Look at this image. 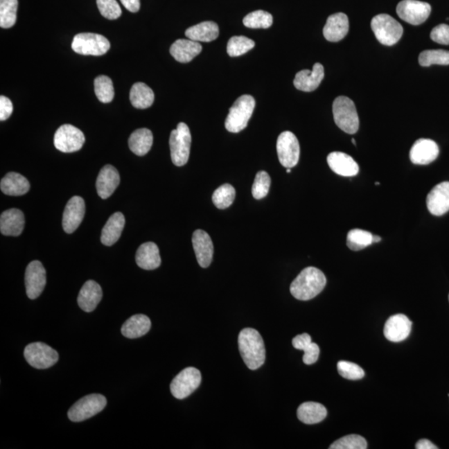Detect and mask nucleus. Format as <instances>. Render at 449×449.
<instances>
[{"label": "nucleus", "mask_w": 449, "mask_h": 449, "mask_svg": "<svg viewBox=\"0 0 449 449\" xmlns=\"http://www.w3.org/2000/svg\"><path fill=\"white\" fill-rule=\"evenodd\" d=\"M290 169H291V168H287L286 173H290V172H291V170H290Z\"/></svg>", "instance_id": "52"}, {"label": "nucleus", "mask_w": 449, "mask_h": 449, "mask_svg": "<svg viewBox=\"0 0 449 449\" xmlns=\"http://www.w3.org/2000/svg\"><path fill=\"white\" fill-rule=\"evenodd\" d=\"M151 320L145 315H135L123 324L121 332L128 339H137L145 335L151 328Z\"/></svg>", "instance_id": "28"}, {"label": "nucleus", "mask_w": 449, "mask_h": 449, "mask_svg": "<svg viewBox=\"0 0 449 449\" xmlns=\"http://www.w3.org/2000/svg\"><path fill=\"white\" fill-rule=\"evenodd\" d=\"M330 449H366L367 442L363 437L357 434H351L343 437L335 443H333Z\"/></svg>", "instance_id": "43"}, {"label": "nucleus", "mask_w": 449, "mask_h": 449, "mask_svg": "<svg viewBox=\"0 0 449 449\" xmlns=\"http://www.w3.org/2000/svg\"><path fill=\"white\" fill-rule=\"evenodd\" d=\"M94 90L99 101L103 103H111L114 98V83L112 79L105 75L95 78Z\"/></svg>", "instance_id": "38"}, {"label": "nucleus", "mask_w": 449, "mask_h": 449, "mask_svg": "<svg viewBox=\"0 0 449 449\" xmlns=\"http://www.w3.org/2000/svg\"><path fill=\"white\" fill-rule=\"evenodd\" d=\"M107 399L102 394H93L79 399L69 410V419L72 422H82L105 409Z\"/></svg>", "instance_id": "7"}, {"label": "nucleus", "mask_w": 449, "mask_h": 449, "mask_svg": "<svg viewBox=\"0 0 449 449\" xmlns=\"http://www.w3.org/2000/svg\"><path fill=\"white\" fill-rule=\"evenodd\" d=\"M427 206L430 213L440 216L449 211V182L439 183L427 197Z\"/></svg>", "instance_id": "18"}, {"label": "nucleus", "mask_w": 449, "mask_h": 449, "mask_svg": "<svg viewBox=\"0 0 449 449\" xmlns=\"http://www.w3.org/2000/svg\"><path fill=\"white\" fill-rule=\"evenodd\" d=\"M399 18L412 25L421 24L428 19L432 11L430 3L418 0H403L397 6Z\"/></svg>", "instance_id": "13"}, {"label": "nucleus", "mask_w": 449, "mask_h": 449, "mask_svg": "<svg viewBox=\"0 0 449 449\" xmlns=\"http://www.w3.org/2000/svg\"><path fill=\"white\" fill-rule=\"evenodd\" d=\"M270 183H272V180H270L267 173L264 172V170L258 173L252 186L254 198L260 200L265 197L269 193Z\"/></svg>", "instance_id": "44"}, {"label": "nucleus", "mask_w": 449, "mask_h": 449, "mask_svg": "<svg viewBox=\"0 0 449 449\" xmlns=\"http://www.w3.org/2000/svg\"><path fill=\"white\" fill-rule=\"evenodd\" d=\"M120 1L128 11L137 12L140 10V0H120Z\"/></svg>", "instance_id": "49"}, {"label": "nucleus", "mask_w": 449, "mask_h": 449, "mask_svg": "<svg viewBox=\"0 0 449 449\" xmlns=\"http://www.w3.org/2000/svg\"><path fill=\"white\" fill-rule=\"evenodd\" d=\"M185 35L189 39L195 42H211L218 39L219 27L211 21H206L187 28Z\"/></svg>", "instance_id": "32"}, {"label": "nucleus", "mask_w": 449, "mask_h": 449, "mask_svg": "<svg viewBox=\"0 0 449 449\" xmlns=\"http://www.w3.org/2000/svg\"><path fill=\"white\" fill-rule=\"evenodd\" d=\"M110 42L98 33H78L73 37L72 49L82 55L102 56L110 49Z\"/></svg>", "instance_id": "8"}, {"label": "nucleus", "mask_w": 449, "mask_h": 449, "mask_svg": "<svg viewBox=\"0 0 449 449\" xmlns=\"http://www.w3.org/2000/svg\"><path fill=\"white\" fill-rule=\"evenodd\" d=\"M102 298L103 290L101 286L94 281H87L82 285L80 292H79L78 297V306L83 311L89 313V312L96 309Z\"/></svg>", "instance_id": "24"}, {"label": "nucleus", "mask_w": 449, "mask_h": 449, "mask_svg": "<svg viewBox=\"0 0 449 449\" xmlns=\"http://www.w3.org/2000/svg\"><path fill=\"white\" fill-rule=\"evenodd\" d=\"M412 322L406 315L398 314L387 320L384 328L385 338L392 342H400L409 337Z\"/></svg>", "instance_id": "17"}, {"label": "nucleus", "mask_w": 449, "mask_h": 449, "mask_svg": "<svg viewBox=\"0 0 449 449\" xmlns=\"http://www.w3.org/2000/svg\"><path fill=\"white\" fill-rule=\"evenodd\" d=\"M349 19L343 12H337L328 17L323 29V35L328 41L342 40L349 32Z\"/></svg>", "instance_id": "23"}, {"label": "nucleus", "mask_w": 449, "mask_h": 449, "mask_svg": "<svg viewBox=\"0 0 449 449\" xmlns=\"http://www.w3.org/2000/svg\"><path fill=\"white\" fill-rule=\"evenodd\" d=\"M202 45L191 39H178L172 45L170 53L179 62L186 64L202 52Z\"/></svg>", "instance_id": "26"}, {"label": "nucleus", "mask_w": 449, "mask_h": 449, "mask_svg": "<svg viewBox=\"0 0 449 449\" xmlns=\"http://www.w3.org/2000/svg\"><path fill=\"white\" fill-rule=\"evenodd\" d=\"M255 107L256 100L252 96H240L229 110V114L226 123H224L227 130L234 133L244 130L247 127Z\"/></svg>", "instance_id": "3"}, {"label": "nucleus", "mask_w": 449, "mask_h": 449, "mask_svg": "<svg viewBox=\"0 0 449 449\" xmlns=\"http://www.w3.org/2000/svg\"><path fill=\"white\" fill-rule=\"evenodd\" d=\"M272 23V15L264 10L254 11L243 19L245 26L249 28H268Z\"/></svg>", "instance_id": "41"}, {"label": "nucleus", "mask_w": 449, "mask_h": 449, "mask_svg": "<svg viewBox=\"0 0 449 449\" xmlns=\"http://www.w3.org/2000/svg\"><path fill=\"white\" fill-rule=\"evenodd\" d=\"M46 285V270L39 261H33L25 272V286L28 297L35 299L43 292Z\"/></svg>", "instance_id": "14"}, {"label": "nucleus", "mask_w": 449, "mask_h": 449, "mask_svg": "<svg viewBox=\"0 0 449 449\" xmlns=\"http://www.w3.org/2000/svg\"><path fill=\"white\" fill-rule=\"evenodd\" d=\"M24 355L28 363L37 369H49L58 361V353L55 349L42 342L28 344Z\"/></svg>", "instance_id": "9"}, {"label": "nucleus", "mask_w": 449, "mask_h": 449, "mask_svg": "<svg viewBox=\"0 0 449 449\" xmlns=\"http://www.w3.org/2000/svg\"><path fill=\"white\" fill-rule=\"evenodd\" d=\"M193 245L195 257L202 268H207L213 258L214 247L209 235L202 230L194 231Z\"/></svg>", "instance_id": "19"}, {"label": "nucleus", "mask_w": 449, "mask_h": 449, "mask_svg": "<svg viewBox=\"0 0 449 449\" xmlns=\"http://www.w3.org/2000/svg\"><path fill=\"white\" fill-rule=\"evenodd\" d=\"M352 141H353V144L356 145V143H355V139H352Z\"/></svg>", "instance_id": "53"}, {"label": "nucleus", "mask_w": 449, "mask_h": 449, "mask_svg": "<svg viewBox=\"0 0 449 449\" xmlns=\"http://www.w3.org/2000/svg\"><path fill=\"white\" fill-rule=\"evenodd\" d=\"M371 28L380 44L392 46L401 39L403 33L402 25L389 15H378L371 21Z\"/></svg>", "instance_id": "6"}, {"label": "nucleus", "mask_w": 449, "mask_h": 449, "mask_svg": "<svg viewBox=\"0 0 449 449\" xmlns=\"http://www.w3.org/2000/svg\"><path fill=\"white\" fill-rule=\"evenodd\" d=\"M241 357L252 370H256L264 364L265 349L263 339L255 328H245L241 331L238 338Z\"/></svg>", "instance_id": "2"}, {"label": "nucleus", "mask_w": 449, "mask_h": 449, "mask_svg": "<svg viewBox=\"0 0 449 449\" xmlns=\"http://www.w3.org/2000/svg\"><path fill=\"white\" fill-rule=\"evenodd\" d=\"M294 348L305 352L303 362L307 365L313 364L319 359V348L318 344L312 342L310 335L303 333L302 335L295 336L292 340Z\"/></svg>", "instance_id": "34"}, {"label": "nucleus", "mask_w": 449, "mask_h": 449, "mask_svg": "<svg viewBox=\"0 0 449 449\" xmlns=\"http://www.w3.org/2000/svg\"><path fill=\"white\" fill-rule=\"evenodd\" d=\"M326 285V277L315 267L303 269L290 285V293L299 301H310L317 297Z\"/></svg>", "instance_id": "1"}, {"label": "nucleus", "mask_w": 449, "mask_h": 449, "mask_svg": "<svg viewBox=\"0 0 449 449\" xmlns=\"http://www.w3.org/2000/svg\"><path fill=\"white\" fill-rule=\"evenodd\" d=\"M0 188L6 195L19 197V195H23L28 193L30 189V184L22 175L10 173L2 179L0 182Z\"/></svg>", "instance_id": "30"}, {"label": "nucleus", "mask_w": 449, "mask_h": 449, "mask_svg": "<svg viewBox=\"0 0 449 449\" xmlns=\"http://www.w3.org/2000/svg\"><path fill=\"white\" fill-rule=\"evenodd\" d=\"M430 37L436 43L449 45V26L447 24H439L432 29Z\"/></svg>", "instance_id": "47"}, {"label": "nucleus", "mask_w": 449, "mask_h": 449, "mask_svg": "<svg viewBox=\"0 0 449 449\" xmlns=\"http://www.w3.org/2000/svg\"><path fill=\"white\" fill-rule=\"evenodd\" d=\"M297 416L303 423L315 424L326 418L327 410L319 403L306 402L298 407Z\"/></svg>", "instance_id": "33"}, {"label": "nucleus", "mask_w": 449, "mask_h": 449, "mask_svg": "<svg viewBox=\"0 0 449 449\" xmlns=\"http://www.w3.org/2000/svg\"><path fill=\"white\" fill-rule=\"evenodd\" d=\"M449 298V297H448Z\"/></svg>", "instance_id": "54"}, {"label": "nucleus", "mask_w": 449, "mask_h": 449, "mask_svg": "<svg viewBox=\"0 0 449 449\" xmlns=\"http://www.w3.org/2000/svg\"><path fill=\"white\" fill-rule=\"evenodd\" d=\"M439 148L434 141L421 139L416 141L410 150V160L416 165H428L439 157Z\"/></svg>", "instance_id": "16"}, {"label": "nucleus", "mask_w": 449, "mask_h": 449, "mask_svg": "<svg viewBox=\"0 0 449 449\" xmlns=\"http://www.w3.org/2000/svg\"><path fill=\"white\" fill-rule=\"evenodd\" d=\"M18 0H0V26L10 28L16 23Z\"/></svg>", "instance_id": "37"}, {"label": "nucleus", "mask_w": 449, "mask_h": 449, "mask_svg": "<svg viewBox=\"0 0 449 449\" xmlns=\"http://www.w3.org/2000/svg\"><path fill=\"white\" fill-rule=\"evenodd\" d=\"M324 77L322 64L316 62L313 69H303L295 75L294 85L298 90L313 91L320 85Z\"/></svg>", "instance_id": "21"}, {"label": "nucleus", "mask_w": 449, "mask_h": 449, "mask_svg": "<svg viewBox=\"0 0 449 449\" xmlns=\"http://www.w3.org/2000/svg\"><path fill=\"white\" fill-rule=\"evenodd\" d=\"M236 191L230 184H224L218 187L212 195V202L218 209H227L234 202Z\"/></svg>", "instance_id": "40"}, {"label": "nucleus", "mask_w": 449, "mask_h": 449, "mask_svg": "<svg viewBox=\"0 0 449 449\" xmlns=\"http://www.w3.org/2000/svg\"><path fill=\"white\" fill-rule=\"evenodd\" d=\"M12 112V104L10 99L1 96L0 97V120H7L11 116Z\"/></svg>", "instance_id": "48"}, {"label": "nucleus", "mask_w": 449, "mask_h": 449, "mask_svg": "<svg viewBox=\"0 0 449 449\" xmlns=\"http://www.w3.org/2000/svg\"><path fill=\"white\" fill-rule=\"evenodd\" d=\"M191 135L188 126L184 123L177 125L170 132L169 144L170 157L174 165L182 166L187 164L190 156Z\"/></svg>", "instance_id": "5"}, {"label": "nucleus", "mask_w": 449, "mask_h": 449, "mask_svg": "<svg viewBox=\"0 0 449 449\" xmlns=\"http://www.w3.org/2000/svg\"><path fill=\"white\" fill-rule=\"evenodd\" d=\"M85 215V202L80 197L71 198L65 206L62 215V228L71 234L77 230Z\"/></svg>", "instance_id": "15"}, {"label": "nucleus", "mask_w": 449, "mask_h": 449, "mask_svg": "<svg viewBox=\"0 0 449 449\" xmlns=\"http://www.w3.org/2000/svg\"><path fill=\"white\" fill-rule=\"evenodd\" d=\"M255 47V42L245 36L232 37L227 44V53L231 57H238Z\"/></svg>", "instance_id": "42"}, {"label": "nucleus", "mask_w": 449, "mask_h": 449, "mask_svg": "<svg viewBox=\"0 0 449 449\" xmlns=\"http://www.w3.org/2000/svg\"><path fill=\"white\" fill-rule=\"evenodd\" d=\"M416 448L417 449H437L438 447H436L434 443L430 442L428 439H421L419 440L417 443H416Z\"/></svg>", "instance_id": "50"}, {"label": "nucleus", "mask_w": 449, "mask_h": 449, "mask_svg": "<svg viewBox=\"0 0 449 449\" xmlns=\"http://www.w3.org/2000/svg\"><path fill=\"white\" fill-rule=\"evenodd\" d=\"M85 143V137L80 129L70 124L62 125L54 135V146L60 152H78Z\"/></svg>", "instance_id": "11"}, {"label": "nucleus", "mask_w": 449, "mask_h": 449, "mask_svg": "<svg viewBox=\"0 0 449 449\" xmlns=\"http://www.w3.org/2000/svg\"><path fill=\"white\" fill-rule=\"evenodd\" d=\"M120 183V175L114 166L106 165L100 170L96 188L100 197L107 199L110 197Z\"/></svg>", "instance_id": "20"}, {"label": "nucleus", "mask_w": 449, "mask_h": 449, "mask_svg": "<svg viewBox=\"0 0 449 449\" xmlns=\"http://www.w3.org/2000/svg\"><path fill=\"white\" fill-rule=\"evenodd\" d=\"M130 101L133 107L139 109H146L152 105L153 91L143 82H136L130 91Z\"/></svg>", "instance_id": "35"}, {"label": "nucleus", "mask_w": 449, "mask_h": 449, "mask_svg": "<svg viewBox=\"0 0 449 449\" xmlns=\"http://www.w3.org/2000/svg\"><path fill=\"white\" fill-rule=\"evenodd\" d=\"M419 62L423 67L449 65V51L443 49L425 50L419 54Z\"/></svg>", "instance_id": "39"}, {"label": "nucleus", "mask_w": 449, "mask_h": 449, "mask_svg": "<svg viewBox=\"0 0 449 449\" xmlns=\"http://www.w3.org/2000/svg\"><path fill=\"white\" fill-rule=\"evenodd\" d=\"M373 243H380V241H381V237L378 236H373Z\"/></svg>", "instance_id": "51"}, {"label": "nucleus", "mask_w": 449, "mask_h": 449, "mask_svg": "<svg viewBox=\"0 0 449 449\" xmlns=\"http://www.w3.org/2000/svg\"><path fill=\"white\" fill-rule=\"evenodd\" d=\"M277 154L281 164L286 168L297 166L299 159V143L294 133L286 131L279 136L276 143Z\"/></svg>", "instance_id": "12"}, {"label": "nucleus", "mask_w": 449, "mask_h": 449, "mask_svg": "<svg viewBox=\"0 0 449 449\" xmlns=\"http://www.w3.org/2000/svg\"><path fill=\"white\" fill-rule=\"evenodd\" d=\"M202 382V374L197 369L188 367L179 373L170 382V393L177 399L189 396L198 388Z\"/></svg>", "instance_id": "10"}, {"label": "nucleus", "mask_w": 449, "mask_h": 449, "mask_svg": "<svg viewBox=\"0 0 449 449\" xmlns=\"http://www.w3.org/2000/svg\"><path fill=\"white\" fill-rule=\"evenodd\" d=\"M24 228V215L19 209L7 210L0 216V231L4 236H18Z\"/></svg>", "instance_id": "25"}, {"label": "nucleus", "mask_w": 449, "mask_h": 449, "mask_svg": "<svg viewBox=\"0 0 449 449\" xmlns=\"http://www.w3.org/2000/svg\"><path fill=\"white\" fill-rule=\"evenodd\" d=\"M153 143L152 132L148 128H140L133 132L128 139L131 151L137 156H144L151 149Z\"/></svg>", "instance_id": "31"}, {"label": "nucleus", "mask_w": 449, "mask_h": 449, "mask_svg": "<svg viewBox=\"0 0 449 449\" xmlns=\"http://www.w3.org/2000/svg\"><path fill=\"white\" fill-rule=\"evenodd\" d=\"M373 239L372 233L360 229H353L348 233L347 245L352 251L358 252L372 245Z\"/></svg>", "instance_id": "36"}, {"label": "nucleus", "mask_w": 449, "mask_h": 449, "mask_svg": "<svg viewBox=\"0 0 449 449\" xmlns=\"http://www.w3.org/2000/svg\"><path fill=\"white\" fill-rule=\"evenodd\" d=\"M125 226V218L121 212H116L108 219L102 231L101 241L107 247L114 245L120 238Z\"/></svg>", "instance_id": "29"}, {"label": "nucleus", "mask_w": 449, "mask_h": 449, "mask_svg": "<svg viewBox=\"0 0 449 449\" xmlns=\"http://www.w3.org/2000/svg\"><path fill=\"white\" fill-rule=\"evenodd\" d=\"M337 369L341 376L347 380H357L364 377V369L360 366L348 361H340Z\"/></svg>", "instance_id": "45"}, {"label": "nucleus", "mask_w": 449, "mask_h": 449, "mask_svg": "<svg viewBox=\"0 0 449 449\" xmlns=\"http://www.w3.org/2000/svg\"><path fill=\"white\" fill-rule=\"evenodd\" d=\"M327 162L331 169L342 177H355L359 173L360 168L357 162L348 154L334 152L328 154Z\"/></svg>", "instance_id": "22"}, {"label": "nucleus", "mask_w": 449, "mask_h": 449, "mask_svg": "<svg viewBox=\"0 0 449 449\" xmlns=\"http://www.w3.org/2000/svg\"><path fill=\"white\" fill-rule=\"evenodd\" d=\"M333 114L335 124L348 134H355L359 130L360 119L356 107L351 99L340 96L333 103Z\"/></svg>", "instance_id": "4"}, {"label": "nucleus", "mask_w": 449, "mask_h": 449, "mask_svg": "<svg viewBox=\"0 0 449 449\" xmlns=\"http://www.w3.org/2000/svg\"><path fill=\"white\" fill-rule=\"evenodd\" d=\"M137 265L147 270H155L161 265L159 249L153 243L141 245L136 253Z\"/></svg>", "instance_id": "27"}, {"label": "nucleus", "mask_w": 449, "mask_h": 449, "mask_svg": "<svg viewBox=\"0 0 449 449\" xmlns=\"http://www.w3.org/2000/svg\"><path fill=\"white\" fill-rule=\"evenodd\" d=\"M97 6L101 15L107 19H116L122 15V10L116 0H97Z\"/></svg>", "instance_id": "46"}]
</instances>
